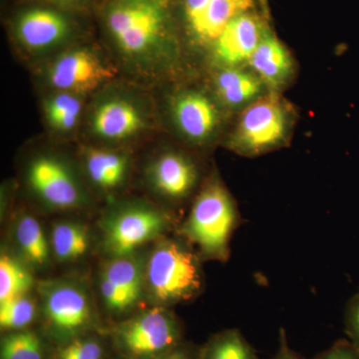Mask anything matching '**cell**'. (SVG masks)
<instances>
[{
	"label": "cell",
	"mask_w": 359,
	"mask_h": 359,
	"mask_svg": "<svg viewBox=\"0 0 359 359\" xmlns=\"http://www.w3.org/2000/svg\"><path fill=\"white\" fill-rule=\"evenodd\" d=\"M240 224L237 203L221 180L214 177L194 201L181 233L201 259L226 263L231 236Z\"/></svg>",
	"instance_id": "cell-1"
},
{
	"label": "cell",
	"mask_w": 359,
	"mask_h": 359,
	"mask_svg": "<svg viewBox=\"0 0 359 359\" xmlns=\"http://www.w3.org/2000/svg\"><path fill=\"white\" fill-rule=\"evenodd\" d=\"M294 106L282 93L266 92L243 109L228 147L244 157H257L285 147L292 138Z\"/></svg>",
	"instance_id": "cell-2"
},
{
	"label": "cell",
	"mask_w": 359,
	"mask_h": 359,
	"mask_svg": "<svg viewBox=\"0 0 359 359\" xmlns=\"http://www.w3.org/2000/svg\"><path fill=\"white\" fill-rule=\"evenodd\" d=\"M145 283L162 306L191 301L204 285L201 257L186 243L162 241L149 257Z\"/></svg>",
	"instance_id": "cell-3"
},
{
	"label": "cell",
	"mask_w": 359,
	"mask_h": 359,
	"mask_svg": "<svg viewBox=\"0 0 359 359\" xmlns=\"http://www.w3.org/2000/svg\"><path fill=\"white\" fill-rule=\"evenodd\" d=\"M115 339L131 359H158L181 346L182 328L173 313L157 306L122 323Z\"/></svg>",
	"instance_id": "cell-4"
},
{
	"label": "cell",
	"mask_w": 359,
	"mask_h": 359,
	"mask_svg": "<svg viewBox=\"0 0 359 359\" xmlns=\"http://www.w3.org/2000/svg\"><path fill=\"white\" fill-rule=\"evenodd\" d=\"M170 224L164 212L152 208L123 210L104 224V248L112 259L131 256L138 248L160 238Z\"/></svg>",
	"instance_id": "cell-5"
},
{
	"label": "cell",
	"mask_w": 359,
	"mask_h": 359,
	"mask_svg": "<svg viewBox=\"0 0 359 359\" xmlns=\"http://www.w3.org/2000/svg\"><path fill=\"white\" fill-rule=\"evenodd\" d=\"M40 294L45 318L56 334L74 337L91 325L93 313L88 297L74 283H44Z\"/></svg>",
	"instance_id": "cell-6"
},
{
	"label": "cell",
	"mask_w": 359,
	"mask_h": 359,
	"mask_svg": "<svg viewBox=\"0 0 359 359\" xmlns=\"http://www.w3.org/2000/svg\"><path fill=\"white\" fill-rule=\"evenodd\" d=\"M162 21L159 6L152 2H125L110 11L108 27L123 51L138 54L154 43Z\"/></svg>",
	"instance_id": "cell-7"
},
{
	"label": "cell",
	"mask_w": 359,
	"mask_h": 359,
	"mask_svg": "<svg viewBox=\"0 0 359 359\" xmlns=\"http://www.w3.org/2000/svg\"><path fill=\"white\" fill-rule=\"evenodd\" d=\"M268 18L256 11L241 13L230 21L212 43L214 58L224 67H244L268 32Z\"/></svg>",
	"instance_id": "cell-8"
},
{
	"label": "cell",
	"mask_w": 359,
	"mask_h": 359,
	"mask_svg": "<svg viewBox=\"0 0 359 359\" xmlns=\"http://www.w3.org/2000/svg\"><path fill=\"white\" fill-rule=\"evenodd\" d=\"M28 181L40 199L54 209H74L81 203V192L72 174L54 158L33 161L28 170Z\"/></svg>",
	"instance_id": "cell-9"
},
{
	"label": "cell",
	"mask_w": 359,
	"mask_h": 359,
	"mask_svg": "<svg viewBox=\"0 0 359 359\" xmlns=\"http://www.w3.org/2000/svg\"><path fill=\"white\" fill-rule=\"evenodd\" d=\"M110 77V68L87 50L63 54L49 70V80L56 89L74 94L95 89Z\"/></svg>",
	"instance_id": "cell-10"
},
{
	"label": "cell",
	"mask_w": 359,
	"mask_h": 359,
	"mask_svg": "<svg viewBox=\"0 0 359 359\" xmlns=\"http://www.w3.org/2000/svg\"><path fill=\"white\" fill-rule=\"evenodd\" d=\"M247 66L261 79L269 92L276 93H282L289 87L295 74L292 52L271 28L264 35Z\"/></svg>",
	"instance_id": "cell-11"
},
{
	"label": "cell",
	"mask_w": 359,
	"mask_h": 359,
	"mask_svg": "<svg viewBox=\"0 0 359 359\" xmlns=\"http://www.w3.org/2000/svg\"><path fill=\"white\" fill-rule=\"evenodd\" d=\"M173 113L180 131L195 143L209 140L218 127V108L212 99L201 92L180 94L175 100Z\"/></svg>",
	"instance_id": "cell-12"
},
{
	"label": "cell",
	"mask_w": 359,
	"mask_h": 359,
	"mask_svg": "<svg viewBox=\"0 0 359 359\" xmlns=\"http://www.w3.org/2000/svg\"><path fill=\"white\" fill-rule=\"evenodd\" d=\"M151 178L157 191L175 201L188 198L199 181L197 165L190 158L168 152L158 158L151 170Z\"/></svg>",
	"instance_id": "cell-13"
},
{
	"label": "cell",
	"mask_w": 359,
	"mask_h": 359,
	"mask_svg": "<svg viewBox=\"0 0 359 359\" xmlns=\"http://www.w3.org/2000/svg\"><path fill=\"white\" fill-rule=\"evenodd\" d=\"M219 100L231 109L249 106L266 92V86L249 67H224L214 79Z\"/></svg>",
	"instance_id": "cell-14"
},
{
	"label": "cell",
	"mask_w": 359,
	"mask_h": 359,
	"mask_svg": "<svg viewBox=\"0 0 359 359\" xmlns=\"http://www.w3.org/2000/svg\"><path fill=\"white\" fill-rule=\"evenodd\" d=\"M18 39L27 48L39 50L61 41L68 32L63 16L49 9H32L23 13L16 26Z\"/></svg>",
	"instance_id": "cell-15"
},
{
	"label": "cell",
	"mask_w": 359,
	"mask_h": 359,
	"mask_svg": "<svg viewBox=\"0 0 359 359\" xmlns=\"http://www.w3.org/2000/svg\"><path fill=\"white\" fill-rule=\"evenodd\" d=\"M92 126L101 138L122 140L136 134L143 127V118L133 104L114 99L97 108L92 118Z\"/></svg>",
	"instance_id": "cell-16"
},
{
	"label": "cell",
	"mask_w": 359,
	"mask_h": 359,
	"mask_svg": "<svg viewBox=\"0 0 359 359\" xmlns=\"http://www.w3.org/2000/svg\"><path fill=\"white\" fill-rule=\"evenodd\" d=\"M87 173L95 185L104 190L117 188L126 177L128 161L118 153L89 149L85 155Z\"/></svg>",
	"instance_id": "cell-17"
},
{
	"label": "cell",
	"mask_w": 359,
	"mask_h": 359,
	"mask_svg": "<svg viewBox=\"0 0 359 359\" xmlns=\"http://www.w3.org/2000/svg\"><path fill=\"white\" fill-rule=\"evenodd\" d=\"M14 238L21 255L27 263L41 268L48 263L49 244L41 224L30 215L18 219Z\"/></svg>",
	"instance_id": "cell-18"
},
{
	"label": "cell",
	"mask_w": 359,
	"mask_h": 359,
	"mask_svg": "<svg viewBox=\"0 0 359 359\" xmlns=\"http://www.w3.org/2000/svg\"><path fill=\"white\" fill-rule=\"evenodd\" d=\"M51 245L58 261H75L83 257L88 250V231L82 224L59 222L52 228Z\"/></svg>",
	"instance_id": "cell-19"
},
{
	"label": "cell",
	"mask_w": 359,
	"mask_h": 359,
	"mask_svg": "<svg viewBox=\"0 0 359 359\" xmlns=\"http://www.w3.org/2000/svg\"><path fill=\"white\" fill-rule=\"evenodd\" d=\"M199 359H259L254 347L233 328L215 334L199 351Z\"/></svg>",
	"instance_id": "cell-20"
},
{
	"label": "cell",
	"mask_w": 359,
	"mask_h": 359,
	"mask_svg": "<svg viewBox=\"0 0 359 359\" xmlns=\"http://www.w3.org/2000/svg\"><path fill=\"white\" fill-rule=\"evenodd\" d=\"M101 278L109 280L137 302L145 283V271L131 256L115 257L105 264Z\"/></svg>",
	"instance_id": "cell-21"
},
{
	"label": "cell",
	"mask_w": 359,
	"mask_h": 359,
	"mask_svg": "<svg viewBox=\"0 0 359 359\" xmlns=\"http://www.w3.org/2000/svg\"><path fill=\"white\" fill-rule=\"evenodd\" d=\"M33 285L32 273L18 259L0 257V304L28 294Z\"/></svg>",
	"instance_id": "cell-22"
},
{
	"label": "cell",
	"mask_w": 359,
	"mask_h": 359,
	"mask_svg": "<svg viewBox=\"0 0 359 359\" xmlns=\"http://www.w3.org/2000/svg\"><path fill=\"white\" fill-rule=\"evenodd\" d=\"M82 103L76 94L60 91L45 104V114L52 128L58 131H70L76 126Z\"/></svg>",
	"instance_id": "cell-23"
},
{
	"label": "cell",
	"mask_w": 359,
	"mask_h": 359,
	"mask_svg": "<svg viewBox=\"0 0 359 359\" xmlns=\"http://www.w3.org/2000/svg\"><path fill=\"white\" fill-rule=\"evenodd\" d=\"M0 354L1 359H44L41 340L34 332L28 330L4 335Z\"/></svg>",
	"instance_id": "cell-24"
},
{
	"label": "cell",
	"mask_w": 359,
	"mask_h": 359,
	"mask_svg": "<svg viewBox=\"0 0 359 359\" xmlns=\"http://www.w3.org/2000/svg\"><path fill=\"white\" fill-rule=\"evenodd\" d=\"M36 304L28 294L0 304V327L6 332L26 330L36 316Z\"/></svg>",
	"instance_id": "cell-25"
},
{
	"label": "cell",
	"mask_w": 359,
	"mask_h": 359,
	"mask_svg": "<svg viewBox=\"0 0 359 359\" xmlns=\"http://www.w3.org/2000/svg\"><path fill=\"white\" fill-rule=\"evenodd\" d=\"M100 342L92 339H73L61 347L56 359H103Z\"/></svg>",
	"instance_id": "cell-26"
},
{
	"label": "cell",
	"mask_w": 359,
	"mask_h": 359,
	"mask_svg": "<svg viewBox=\"0 0 359 359\" xmlns=\"http://www.w3.org/2000/svg\"><path fill=\"white\" fill-rule=\"evenodd\" d=\"M100 290L106 306L114 313H124L136 304L126 292L106 278H101Z\"/></svg>",
	"instance_id": "cell-27"
},
{
	"label": "cell",
	"mask_w": 359,
	"mask_h": 359,
	"mask_svg": "<svg viewBox=\"0 0 359 359\" xmlns=\"http://www.w3.org/2000/svg\"><path fill=\"white\" fill-rule=\"evenodd\" d=\"M344 328L349 341L359 353V294L353 295L344 311Z\"/></svg>",
	"instance_id": "cell-28"
},
{
	"label": "cell",
	"mask_w": 359,
	"mask_h": 359,
	"mask_svg": "<svg viewBox=\"0 0 359 359\" xmlns=\"http://www.w3.org/2000/svg\"><path fill=\"white\" fill-rule=\"evenodd\" d=\"M314 359H359V353L351 341L341 339Z\"/></svg>",
	"instance_id": "cell-29"
},
{
	"label": "cell",
	"mask_w": 359,
	"mask_h": 359,
	"mask_svg": "<svg viewBox=\"0 0 359 359\" xmlns=\"http://www.w3.org/2000/svg\"><path fill=\"white\" fill-rule=\"evenodd\" d=\"M211 0H184V8L191 29L197 25Z\"/></svg>",
	"instance_id": "cell-30"
},
{
	"label": "cell",
	"mask_w": 359,
	"mask_h": 359,
	"mask_svg": "<svg viewBox=\"0 0 359 359\" xmlns=\"http://www.w3.org/2000/svg\"><path fill=\"white\" fill-rule=\"evenodd\" d=\"M271 359H302L295 351H292L287 342L285 330L282 328L280 332V346L278 351Z\"/></svg>",
	"instance_id": "cell-31"
},
{
	"label": "cell",
	"mask_w": 359,
	"mask_h": 359,
	"mask_svg": "<svg viewBox=\"0 0 359 359\" xmlns=\"http://www.w3.org/2000/svg\"><path fill=\"white\" fill-rule=\"evenodd\" d=\"M158 359H199V351L195 353L190 347L180 346Z\"/></svg>",
	"instance_id": "cell-32"
},
{
	"label": "cell",
	"mask_w": 359,
	"mask_h": 359,
	"mask_svg": "<svg viewBox=\"0 0 359 359\" xmlns=\"http://www.w3.org/2000/svg\"><path fill=\"white\" fill-rule=\"evenodd\" d=\"M257 4L261 6L262 11L266 18H269V0H256Z\"/></svg>",
	"instance_id": "cell-33"
},
{
	"label": "cell",
	"mask_w": 359,
	"mask_h": 359,
	"mask_svg": "<svg viewBox=\"0 0 359 359\" xmlns=\"http://www.w3.org/2000/svg\"><path fill=\"white\" fill-rule=\"evenodd\" d=\"M52 1H67V0H52Z\"/></svg>",
	"instance_id": "cell-34"
}]
</instances>
